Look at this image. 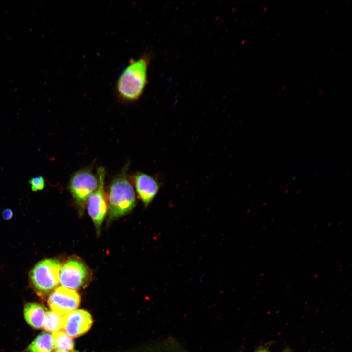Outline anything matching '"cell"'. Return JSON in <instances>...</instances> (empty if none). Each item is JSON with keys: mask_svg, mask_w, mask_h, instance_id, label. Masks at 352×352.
<instances>
[{"mask_svg": "<svg viewBox=\"0 0 352 352\" xmlns=\"http://www.w3.org/2000/svg\"><path fill=\"white\" fill-rule=\"evenodd\" d=\"M129 164H126L112 180L108 193V216L115 219L131 211L135 206L134 188L127 175Z\"/></svg>", "mask_w": 352, "mask_h": 352, "instance_id": "cell-2", "label": "cell"}, {"mask_svg": "<svg viewBox=\"0 0 352 352\" xmlns=\"http://www.w3.org/2000/svg\"><path fill=\"white\" fill-rule=\"evenodd\" d=\"M286 88V85H284V86H283V87L282 88V90H284L285 88Z\"/></svg>", "mask_w": 352, "mask_h": 352, "instance_id": "cell-22", "label": "cell"}, {"mask_svg": "<svg viewBox=\"0 0 352 352\" xmlns=\"http://www.w3.org/2000/svg\"><path fill=\"white\" fill-rule=\"evenodd\" d=\"M92 316L88 311L76 309L63 316L62 329L71 337L80 336L90 328Z\"/></svg>", "mask_w": 352, "mask_h": 352, "instance_id": "cell-8", "label": "cell"}, {"mask_svg": "<svg viewBox=\"0 0 352 352\" xmlns=\"http://www.w3.org/2000/svg\"><path fill=\"white\" fill-rule=\"evenodd\" d=\"M267 9H268L267 6H265L263 9V12H266L267 11Z\"/></svg>", "mask_w": 352, "mask_h": 352, "instance_id": "cell-18", "label": "cell"}, {"mask_svg": "<svg viewBox=\"0 0 352 352\" xmlns=\"http://www.w3.org/2000/svg\"><path fill=\"white\" fill-rule=\"evenodd\" d=\"M2 217L4 219H10L12 216V212L9 209L4 210L2 212Z\"/></svg>", "mask_w": 352, "mask_h": 352, "instance_id": "cell-16", "label": "cell"}, {"mask_svg": "<svg viewBox=\"0 0 352 352\" xmlns=\"http://www.w3.org/2000/svg\"><path fill=\"white\" fill-rule=\"evenodd\" d=\"M133 178L138 196L144 205L148 206L159 190V182L155 177L140 172H137Z\"/></svg>", "mask_w": 352, "mask_h": 352, "instance_id": "cell-9", "label": "cell"}, {"mask_svg": "<svg viewBox=\"0 0 352 352\" xmlns=\"http://www.w3.org/2000/svg\"><path fill=\"white\" fill-rule=\"evenodd\" d=\"M323 90H322L320 91V92H319V95H322L323 94Z\"/></svg>", "mask_w": 352, "mask_h": 352, "instance_id": "cell-19", "label": "cell"}, {"mask_svg": "<svg viewBox=\"0 0 352 352\" xmlns=\"http://www.w3.org/2000/svg\"><path fill=\"white\" fill-rule=\"evenodd\" d=\"M97 173L99 181L98 186L87 201V209L94 224L97 233L99 235L101 226L107 210L104 191L105 168L103 167H98Z\"/></svg>", "mask_w": 352, "mask_h": 352, "instance_id": "cell-5", "label": "cell"}, {"mask_svg": "<svg viewBox=\"0 0 352 352\" xmlns=\"http://www.w3.org/2000/svg\"><path fill=\"white\" fill-rule=\"evenodd\" d=\"M88 274L83 263L77 259H70L61 270L60 283L62 286L75 290L85 283Z\"/></svg>", "mask_w": 352, "mask_h": 352, "instance_id": "cell-7", "label": "cell"}, {"mask_svg": "<svg viewBox=\"0 0 352 352\" xmlns=\"http://www.w3.org/2000/svg\"><path fill=\"white\" fill-rule=\"evenodd\" d=\"M310 82V80H309L307 82V85H308Z\"/></svg>", "mask_w": 352, "mask_h": 352, "instance_id": "cell-24", "label": "cell"}, {"mask_svg": "<svg viewBox=\"0 0 352 352\" xmlns=\"http://www.w3.org/2000/svg\"><path fill=\"white\" fill-rule=\"evenodd\" d=\"M54 348L57 350L69 352L73 351L74 343L71 337L64 331L59 330L52 334Z\"/></svg>", "mask_w": 352, "mask_h": 352, "instance_id": "cell-12", "label": "cell"}, {"mask_svg": "<svg viewBox=\"0 0 352 352\" xmlns=\"http://www.w3.org/2000/svg\"><path fill=\"white\" fill-rule=\"evenodd\" d=\"M54 348L52 334L48 332H42L27 348L28 352H51Z\"/></svg>", "mask_w": 352, "mask_h": 352, "instance_id": "cell-11", "label": "cell"}, {"mask_svg": "<svg viewBox=\"0 0 352 352\" xmlns=\"http://www.w3.org/2000/svg\"><path fill=\"white\" fill-rule=\"evenodd\" d=\"M149 57L143 55L131 59L119 76L115 85L118 97L124 102L137 100L142 95L147 83Z\"/></svg>", "mask_w": 352, "mask_h": 352, "instance_id": "cell-1", "label": "cell"}, {"mask_svg": "<svg viewBox=\"0 0 352 352\" xmlns=\"http://www.w3.org/2000/svg\"><path fill=\"white\" fill-rule=\"evenodd\" d=\"M98 183L97 176L89 168L78 170L72 176L68 188L80 210L83 211L89 197L97 188Z\"/></svg>", "mask_w": 352, "mask_h": 352, "instance_id": "cell-4", "label": "cell"}, {"mask_svg": "<svg viewBox=\"0 0 352 352\" xmlns=\"http://www.w3.org/2000/svg\"><path fill=\"white\" fill-rule=\"evenodd\" d=\"M63 316L52 311L45 313L44 329L48 332H55L62 329Z\"/></svg>", "mask_w": 352, "mask_h": 352, "instance_id": "cell-13", "label": "cell"}, {"mask_svg": "<svg viewBox=\"0 0 352 352\" xmlns=\"http://www.w3.org/2000/svg\"><path fill=\"white\" fill-rule=\"evenodd\" d=\"M280 33H278L276 34V37L277 38H278V37H279L280 36Z\"/></svg>", "mask_w": 352, "mask_h": 352, "instance_id": "cell-21", "label": "cell"}, {"mask_svg": "<svg viewBox=\"0 0 352 352\" xmlns=\"http://www.w3.org/2000/svg\"><path fill=\"white\" fill-rule=\"evenodd\" d=\"M80 302V296L75 290L63 286L57 287L48 299L52 311L62 316L76 310Z\"/></svg>", "mask_w": 352, "mask_h": 352, "instance_id": "cell-6", "label": "cell"}, {"mask_svg": "<svg viewBox=\"0 0 352 352\" xmlns=\"http://www.w3.org/2000/svg\"><path fill=\"white\" fill-rule=\"evenodd\" d=\"M164 352H190L172 338L167 340Z\"/></svg>", "mask_w": 352, "mask_h": 352, "instance_id": "cell-14", "label": "cell"}, {"mask_svg": "<svg viewBox=\"0 0 352 352\" xmlns=\"http://www.w3.org/2000/svg\"><path fill=\"white\" fill-rule=\"evenodd\" d=\"M54 352H66V351L57 350V351H56Z\"/></svg>", "mask_w": 352, "mask_h": 352, "instance_id": "cell-20", "label": "cell"}, {"mask_svg": "<svg viewBox=\"0 0 352 352\" xmlns=\"http://www.w3.org/2000/svg\"><path fill=\"white\" fill-rule=\"evenodd\" d=\"M61 267L58 260L47 259L37 263L32 269L30 273L31 284L40 295H46L57 286Z\"/></svg>", "mask_w": 352, "mask_h": 352, "instance_id": "cell-3", "label": "cell"}, {"mask_svg": "<svg viewBox=\"0 0 352 352\" xmlns=\"http://www.w3.org/2000/svg\"><path fill=\"white\" fill-rule=\"evenodd\" d=\"M253 352H271L270 350L264 347H260L255 349Z\"/></svg>", "mask_w": 352, "mask_h": 352, "instance_id": "cell-17", "label": "cell"}, {"mask_svg": "<svg viewBox=\"0 0 352 352\" xmlns=\"http://www.w3.org/2000/svg\"><path fill=\"white\" fill-rule=\"evenodd\" d=\"M350 0H349L348 1H347V3H346V5H349V3H350Z\"/></svg>", "mask_w": 352, "mask_h": 352, "instance_id": "cell-23", "label": "cell"}, {"mask_svg": "<svg viewBox=\"0 0 352 352\" xmlns=\"http://www.w3.org/2000/svg\"><path fill=\"white\" fill-rule=\"evenodd\" d=\"M32 191L37 192L44 189L45 186V180L41 176H37L29 180Z\"/></svg>", "mask_w": 352, "mask_h": 352, "instance_id": "cell-15", "label": "cell"}, {"mask_svg": "<svg viewBox=\"0 0 352 352\" xmlns=\"http://www.w3.org/2000/svg\"><path fill=\"white\" fill-rule=\"evenodd\" d=\"M44 308L36 303H28L24 308V315L27 323L37 329L43 328L45 317Z\"/></svg>", "mask_w": 352, "mask_h": 352, "instance_id": "cell-10", "label": "cell"}]
</instances>
